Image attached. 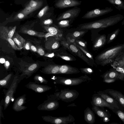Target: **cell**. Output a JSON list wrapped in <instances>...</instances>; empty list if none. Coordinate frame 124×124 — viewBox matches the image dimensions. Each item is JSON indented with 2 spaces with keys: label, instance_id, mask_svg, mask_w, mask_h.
<instances>
[{
  "label": "cell",
  "instance_id": "9",
  "mask_svg": "<svg viewBox=\"0 0 124 124\" xmlns=\"http://www.w3.org/2000/svg\"><path fill=\"white\" fill-rule=\"evenodd\" d=\"M97 93L115 108L122 110H124L123 107L118 102L104 91H99L97 92Z\"/></svg>",
  "mask_w": 124,
  "mask_h": 124
},
{
  "label": "cell",
  "instance_id": "33",
  "mask_svg": "<svg viewBox=\"0 0 124 124\" xmlns=\"http://www.w3.org/2000/svg\"><path fill=\"white\" fill-rule=\"evenodd\" d=\"M8 28L5 26H0V38L6 40L8 38Z\"/></svg>",
  "mask_w": 124,
  "mask_h": 124
},
{
  "label": "cell",
  "instance_id": "41",
  "mask_svg": "<svg viewBox=\"0 0 124 124\" xmlns=\"http://www.w3.org/2000/svg\"><path fill=\"white\" fill-rule=\"evenodd\" d=\"M79 70L82 73L85 74V75H91L94 72V71L92 69L89 67L81 68Z\"/></svg>",
  "mask_w": 124,
  "mask_h": 124
},
{
  "label": "cell",
  "instance_id": "18",
  "mask_svg": "<svg viewBox=\"0 0 124 124\" xmlns=\"http://www.w3.org/2000/svg\"><path fill=\"white\" fill-rule=\"evenodd\" d=\"M43 28L47 32H49L55 35L60 41L64 39L62 31L57 26L47 25L44 26Z\"/></svg>",
  "mask_w": 124,
  "mask_h": 124
},
{
  "label": "cell",
  "instance_id": "34",
  "mask_svg": "<svg viewBox=\"0 0 124 124\" xmlns=\"http://www.w3.org/2000/svg\"><path fill=\"white\" fill-rule=\"evenodd\" d=\"M119 73L118 79L124 80V65L117 67H113Z\"/></svg>",
  "mask_w": 124,
  "mask_h": 124
},
{
  "label": "cell",
  "instance_id": "26",
  "mask_svg": "<svg viewBox=\"0 0 124 124\" xmlns=\"http://www.w3.org/2000/svg\"><path fill=\"white\" fill-rule=\"evenodd\" d=\"M17 46L20 48H23L25 40L18 34L15 32L11 38Z\"/></svg>",
  "mask_w": 124,
  "mask_h": 124
},
{
  "label": "cell",
  "instance_id": "32",
  "mask_svg": "<svg viewBox=\"0 0 124 124\" xmlns=\"http://www.w3.org/2000/svg\"><path fill=\"white\" fill-rule=\"evenodd\" d=\"M76 45L89 59L93 65H95V64L94 62V60L93 59V56L92 54L89 52L87 49L76 44Z\"/></svg>",
  "mask_w": 124,
  "mask_h": 124
},
{
  "label": "cell",
  "instance_id": "29",
  "mask_svg": "<svg viewBox=\"0 0 124 124\" xmlns=\"http://www.w3.org/2000/svg\"><path fill=\"white\" fill-rule=\"evenodd\" d=\"M112 67L120 66L124 65V52L118 56L114 62L110 64Z\"/></svg>",
  "mask_w": 124,
  "mask_h": 124
},
{
  "label": "cell",
  "instance_id": "11",
  "mask_svg": "<svg viewBox=\"0 0 124 124\" xmlns=\"http://www.w3.org/2000/svg\"><path fill=\"white\" fill-rule=\"evenodd\" d=\"M43 4V2L41 1L31 0L20 12L26 16L40 8Z\"/></svg>",
  "mask_w": 124,
  "mask_h": 124
},
{
  "label": "cell",
  "instance_id": "47",
  "mask_svg": "<svg viewBox=\"0 0 124 124\" xmlns=\"http://www.w3.org/2000/svg\"><path fill=\"white\" fill-rule=\"evenodd\" d=\"M76 40V39L73 38L70 36V37H67L66 40L70 44L75 43Z\"/></svg>",
  "mask_w": 124,
  "mask_h": 124
},
{
  "label": "cell",
  "instance_id": "25",
  "mask_svg": "<svg viewBox=\"0 0 124 124\" xmlns=\"http://www.w3.org/2000/svg\"><path fill=\"white\" fill-rule=\"evenodd\" d=\"M38 64L37 63H33L30 65L23 72L21 76L25 75L27 77H29L38 68Z\"/></svg>",
  "mask_w": 124,
  "mask_h": 124
},
{
  "label": "cell",
  "instance_id": "16",
  "mask_svg": "<svg viewBox=\"0 0 124 124\" xmlns=\"http://www.w3.org/2000/svg\"><path fill=\"white\" fill-rule=\"evenodd\" d=\"M27 88L37 93H43L49 90L52 88L46 85H39L36 83L30 82L26 85Z\"/></svg>",
  "mask_w": 124,
  "mask_h": 124
},
{
  "label": "cell",
  "instance_id": "46",
  "mask_svg": "<svg viewBox=\"0 0 124 124\" xmlns=\"http://www.w3.org/2000/svg\"><path fill=\"white\" fill-rule=\"evenodd\" d=\"M117 79H117L110 78H103V82L107 83H110L115 82Z\"/></svg>",
  "mask_w": 124,
  "mask_h": 124
},
{
  "label": "cell",
  "instance_id": "39",
  "mask_svg": "<svg viewBox=\"0 0 124 124\" xmlns=\"http://www.w3.org/2000/svg\"><path fill=\"white\" fill-rule=\"evenodd\" d=\"M113 111L115 113L124 123V111L115 108Z\"/></svg>",
  "mask_w": 124,
  "mask_h": 124
},
{
  "label": "cell",
  "instance_id": "22",
  "mask_svg": "<svg viewBox=\"0 0 124 124\" xmlns=\"http://www.w3.org/2000/svg\"><path fill=\"white\" fill-rule=\"evenodd\" d=\"M56 57H59L66 61L70 62L76 60L74 57L67 52L59 50L56 51Z\"/></svg>",
  "mask_w": 124,
  "mask_h": 124
},
{
  "label": "cell",
  "instance_id": "56",
  "mask_svg": "<svg viewBox=\"0 0 124 124\" xmlns=\"http://www.w3.org/2000/svg\"><path fill=\"white\" fill-rule=\"evenodd\" d=\"M109 118L105 117L102 119L103 121L105 122H107L110 120Z\"/></svg>",
  "mask_w": 124,
  "mask_h": 124
},
{
  "label": "cell",
  "instance_id": "40",
  "mask_svg": "<svg viewBox=\"0 0 124 124\" xmlns=\"http://www.w3.org/2000/svg\"><path fill=\"white\" fill-rule=\"evenodd\" d=\"M70 20H62L60 21L58 23L59 27L63 28L67 27L70 25Z\"/></svg>",
  "mask_w": 124,
  "mask_h": 124
},
{
  "label": "cell",
  "instance_id": "59",
  "mask_svg": "<svg viewBox=\"0 0 124 124\" xmlns=\"http://www.w3.org/2000/svg\"><path fill=\"white\" fill-rule=\"evenodd\" d=\"M122 25L124 27V19L123 20L121 23Z\"/></svg>",
  "mask_w": 124,
  "mask_h": 124
},
{
  "label": "cell",
  "instance_id": "49",
  "mask_svg": "<svg viewBox=\"0 0 124 124\" xmlns=\"http://www.w3.org/2000/svg\"><path fill=\"white\" fill-rule=\"evenodd\" d=\"M23 47L27 50H30V43L28 42H26L24 44Z\"/></svg>",
  "mask_w": 124,
  "mask_h": 124
},
{
  "label": "cell",
  "instance_id": "7",
  "mask_svg": "<svg viewBox=\"0 0 124 124\" xmlns=\"http://www.w3.org/2000/svg\"><path fill=\"white\" fill-rule=\"evenodd\" d=\"M91 103L93 106L99 107H107L112 111L115 108L112 105L108 103L97 93L93 94L92 97Z\"/></svg>",
  "mask_w": 124,
  "mask_h": 124
},
{
  "label": "cell",
  "instance_id": "10",
  "mask_svg": "<svg viewBox=\"0 0 124 124\" xmlns=\"http://www.w3.org/2000/svg\"><path fill=\"white\" fill-rule=\"evenodd\" d=\"M81 2L78 0H58L55 6L57 8L63 9L79 5Z\"/></svg>",
  "mask_w": 124,
  "mask_h": 124
},
{
  "label": "cell",
  "instance_id": "13",
  "mask_svg": "<svg viewBox=\"0 0 124 124\" xmlns=\"http://www.w3.org/2000/svg\"><path fill=\"white\" fill-rule=\"evenodd\" d=\"M69 47L75 55L79 57L89 65L93 67V64L84 54L76 46L75 43L73 44H70Z\"/></svg>",
  "mask_w": 124,
  "mask_h": 124
},
{
  "label": "cell",
  "instance_id": "14",
  "mask_svg": "<svg viewBox=\"0 0 124 124\" xmlns=\"http://www.w3.org/2000/svg\"><path fill=\"white\" fill-rule=\"evenodd\" d=\"M118 102L124 108V95L121 92L111 89L103 91Z\"/></svg>",
  "mask_w": 124,
  "mask_h": 124
},
{
  "label": "cell",
  "instance_id": "35",
  "mask_svg": "<svg viewBox=\"0 0 124 124\" xmlns=\"http://www.w3.org/2000/svg\"><path fill=\"white\" fill-rule=\"evenodd\" d=\"M36 83H38L47 84L48 81L44 78L39 75H35L33 78Z\"/></svg>",
  "mask_w": 124,
  "mask_h": 124
},
{
  "label": "cell",
  "instance_id": "31",
  "mask_svg": "<svg viewBox=\"0 0 124 124\" xmlns=\"http://www.w3.org/2000/svg\"><path fill=\"white\" fill-rule=\"evenodd\" d=\"M120 31L119 29L118 28L108 34L107 37L106 44H109L112 42L116 38Z\"/></svg>",
  "mask_w": 124,
  "mask_h": 124
},
{
  "label": "cell",
  "instance_id": "58",
  "mask_svg": "<svg viewBox=\"0 0 124 124\" xmlns=\"http://www.w3.org/2000/svg\"><path fill=\"white\" fill-rule=\"evenodd\" d=\"M77 106L75 104V103H73L67 106V107H77Z\"/></svg>",
  "mask_w": 124,
  "mask_h": 124
},
{
  "label": "cell",
  "instance_id": "44",
  "mask_svg": "<svg viewBox=\"0 0 124 124\" xmlns=\"http://www.w3.org/2000/svg\"><path fill=\"white\" fill-rule=\"evenodd\" d=\"M49 8L48 6H46L42 8L39 13L38 16L39 18L42 17L45 14Z\"/></svg>",
  "mask_w": 124,
  "mask_h": 124
},
{
  "label": "cell",
  "instance_id": "24",
  "mask_svg": "<svg viewBox=\"0 0 124 124\" xmlns=\"http://www.w3.org/2000/svg\"><path fill=\"white\" fill-rule=\"evenodd\" d=\"M119 73L113 68L109 70L106 71L101 76L102 78H110L117 79H118V77Z\"/></svg>",
  "mask_w": 124,
  "mask_h": 124
},
{
  "label": "cell",
  "instance_id": "12",
  "mask_svg": "<svg viewBox=\"0 0 124 124\" xmlns=\"http://www.w3.org/2000/svg\"><path fill=\"white\" fill-rule=\"evenodd\" d=\"M59 105V103L58 101L50 100L39 105L37 108L41 110L52 111L58 108Z\"/></svg>",
  "mask_w": 124,
  "mask_h": 124
},
{
  "label": "cell",
  "instance_id": "45",
  "mask_svg": "<svg viewBox=\"0 0 124 124\" xmlns=\"http://www.w3.org/2000/svg\"><path fill=\"white\" fill-rule=\"evenodd\" d=\"M75 43L77 45H79L83 48L87 49V43L85 42H84L81 40L77 39L75 41Z\"/></svg>",
  "mask_w": 124,
  "mask_h": 124
},
{
  "label": "cell",
  "instance_id": "5",
  "mask_svg": "<svg viewBox=\"0 0 124 124\" xmlns=\"http://www.w3.org/2000/svg\"><path fill=\"white\" fill-rule=\"evenodd\" d=\"M113 9L111 7H106L105 8H96L87 11L82 17L84 19H91L109 13Z\"/></svg>",
  "mask_w": 124,
  "mask_h": 124
},
{
  "label": "cell",
  "instance_id": "19",
  "mask_svg": "<svg viewBox=\"0 0 124 124\" xmlns=\"http://www.w3.org/2000/svg\"><path fill=\"white\" fill-rule=\"evenodd\" d=\"M26 95H23L18 97L15 102L13 106V109L15 111L19 112L27 108L23 106L25 103Z\"/></svg>",
  "mask_w": 124,
  "mask_h": 124
},
{
  "label": "cell",
  "instance_id": "37",
  "mask_svg": "<svg viewBox=\"0 0 124 124\" xmlns=\"http://www.w3.org/2000/svg\"><path fill=\"white\" fill-rule=\"evenodd\" d=\"M86 32V30L76 31L72 33L71 34V36L77 39L84 34Z\"/></svg>",
  "mask_w": 124,
  "mask_h": 124
},
{
  "label": "cell",
  "instance_id": "15",
  "mask_svg": "<svg viewBox=\"0 0 124 124\" xmlns=\"http://www.w3.org/2000/svg\"><path fill=\"white\" fill-rule=\"evenodd\" d=\"M60 41L53 37H49L45 42V47L49 51H56L60 46Z\"/></svg>",
  "mask_w": 124,
  "mask_h": 124
},
{
  "label": "cell",
  "instance_id": "3",
  "mask_svg": "<svg viewBox=\"0 0 124 124\" xmlns=\"http://www.w3.org/2000/svg\"><path fill=\"white\" fill-rule=\"evenodd\" d=\"M92 79L86 75L76 78H66L57 76L54 80L55 83L63 85L73 86L78 85Z\"/></svg>",
  "mask_w": 124,
  "mask_h": 124
},
{
  "label": "cell",
  "instance_id": "53",
  "mask_svg": "<svg viewBox=\"0 0 124 124\" xmlns=\"http://www.w3.org/2000/svg\"><path fill=\"white\" fill-rule=\"evenodd\" d=\"M25 15L23 13H20L16 15L14 19H22L24 17Z\"/></svg>",
  "mask_w": 124,
  "mask_h": 124
},
{
  "label": "cell",
  "instance_id": "28",
  "mask_svg": "<svg viewBox=\"0 0 124 124\" xmlns=\"http://www.w3.org/2000/svg\"><path fill=\"white\" fill-rule=\"evenodd\" d=\"M22 32L30 35L36 36L39 37H44L45 33L39 32L33 30L25 28L22 30Z\"/></svg>",
  "mask_w": 124,
  "mask_h": 124
},
{
  "label": "cell",
  "instance_id": "30",
  "mask_svg": "<svg viewBox=\"0 0 124 124\" xmlns=\"http://www.w3.org/2000/svg\"><path fill=\"white\" fill-rule=\"evenodd\" d=\"M107 0L119 11H120L121 9L124 10V1L122 0Z\"/></svg>",
  "mask_w": 124,
  "mask_h": 124
},
{
  "label": "cell",
  "instance_id": "36",
  "mask_svg": "<svg viewBox=\"0 0 124 124\" xmlns=\"http://www.w3.org/2000/svg\"><path fill=\"white\" fill-rule=\"evenodd\" d=\"M12 76V74L8 75L3 79L0 80V85L1 86L3 87L7 85Z\"/></svg>",
  "mask_w": 124,
  "mask_h": 124
},
{
  "label": "cell",
  "instance_id": "27",
  "mask_svg": "<svg viewBox=\"0 0 124 124\" xmlns=\"http://www.w3.org/2000/svg\"><path fill=\"white\" fill-rule=\"evenodd\" d=\"M92 109L95 113L102 119L106 117L109 118L110 116L107 112L102 110L99 107L93 106L92 108Z\"/></svg>",
  "mask_w": 124,
  "mask_h": 124
},
{
  "label": "cell",
  "instance_id": "2",
  "mask_svg": "<svg viewBox=\"0 0 124 124\" xmlns=\"http://www.w3.org/2000/svg\"><path fill=\"white\" fill-rule=\"evenodd\" d=\"M79 95V93L75 90L64 89L54 93L51 96L50 99L57 101L61 100L66 102H69L73 101Z\"/></svg>",
  "mask_w": 124,
  "mask_h": 124
},
{
  "label": "cell",
  "instance_id": "6",
  "mask_svg": "<svg viewBox=\"0 0 124 124\" xmlns=\"http://www.w3.org/2000/svg\"><path fill=\"white\" fill-rule=\"evenodd\" d=\"M18 80L17 76L14 77L9 89L6 93L4 105V109L7 108L12 100L14 94L17 87Z\"/></svg>",
  "mask_w": 124,
  "mask_h": 124
},
{
  "label": "cell",
  "instance_id": "42",
  "mask_svg": "<svg viewBox=\"0 0 124 124\" xmlns=\"http://www.w3.org/2000/svg\"><path fill=\"white\" fill-rule=\"evenodd\" d=\"M6 41L9 43L12 48L14 50H20L23 48H20L17 46L16 44V43L11 38H8L7 39Z\"/></svg>",
  "mask_w": 124,
  "mask_h": 124
},
{
  "label": "cell",
  "instance_id": "50",
  "mask_svg": "<svg viewBox=\"0 0 124 124\" xmlns=\"http://www.w3.org/2000/svg\"><path fill=\"white\" fill-rule=\"evenodd\" d=\"M49 37H53L55 38L56 39L58 40L57 38L55 35L49 32H48L47 33H45L44 38L46 39V40Z\"/></svg>",
  "mask_w": 124,
  "mask_h": 124
},
{
  "label": "cell",
  "instance_id": "57",
  "mask_svg": "<svg viewBox=\"0 0 124 124\" xmlns=\"http://www.w3.org/2000/svg\"><path fill=\"white\" fill-rule=\"evenodd\" d=\"M6 61L5 59L3 58H1L0 59V62L1 63H4Z\"/></svg>",
  "mask_w": 124,
  "mask_h": 124
},
{
  "label": "cell",
  "instance_id": "1",
  "mask_svg": "<svg viewBox=\"0 0 124 124\" xmlns=\"http://www.w3.org/2000/svg\"><path fill=\"white\" fill-rule=\"evenodd\" d=\"M124 52V43L118 44L104 50L95 57V61L102 66L110 64Z\"/></svg>",
  "mask_w": 124,
  "mask_h": 124
},
{
  "label": "cell",
  "instance_id": "20",
  "mask_svg": "<svg viewBox=\"0 0 124 124\" xmlns=\"http://www.w3.org/2000/svg\"><path fill=\"white\" fill-rule=\"evenodd\" d=\"M84 119L89 124H93L95 121V113L89 107L86 108L84 111Z\"/></svg>",
  "mask_w": 124,
  "mask_h": 124
},
{
  "label": "cell",
  "instance_id": "38",
  "mask_svg": "<svg viewBox=\"0 0 124 124\" xmlns=\"http://www.w3.org/2000/svg\"><path fill=\"white\" fill-rule=\"evenodd\" d=\"M60 41L61 44L65 49L69 51L74 56H76L70 48L69 47L70 44L64 38Z\"/></svg>",
  "mask_w": 124,
  "mask_h": 124
},
{
  "label": "cell",
  "instance_id": "55",
  "mask_svg": "<svg viewBox=\"0 0 124 124\" xmlns=\"http://www.w3.org/2000/svg\"><path fill=\"white\" fill-rule=\"evenodd\" d=\"M10 63L9 61H7L4 63V66L6 70H8L9 67Z\"/></svg>",
  "mask_w": 124,
  "mask_h": 124
},
{
  "label": "cell",
  "instance_id": "8",
  "mask_svg": "<svg viewBox=\"0 0 124 124\" xmlns=\"http://www.w3.org/2000/svg\"><path fill=\"white\" fill-rule=\"evenodd\" d=\"M80 11V9L75 7L69 9L61 14L57 19V21L68 18L72 19L77 17Z\"/></svg>",
  "mask_w": 124,
  "mask_h": 124
},
{
  "label": "cell",
  "instance_id": "17",
  "mask_svg": "<svg viewBox=\"0 0 124 124\" xmlns=\"http://www.w3.org/2000/svg\"><path fill=\"white\" fill-rule=\"evenodd\" d=\"M80 71L75 67L68 65H61L57 74H77Z\"/></svg>",
  "mask_w": 124,
  "mask_h": 124
},
{
  "label": "cell",
  "instance_id": "51",
  "mask_svg": "<svg viewBox=\"0 0 124 124\" xmlns=\"http://www.w3.org/2000/svg\"><path fill=\"white\" fill-rule=\"evenodd\" d=\"M53 23V21L51 19H46L43 22V23L45 25H48L52 24Z\"/></svg>",
  "mask_w": 124,
  "mask_h": 124
},
{
  "label": "cell",
  "instance_id": "21",
  "mask_svg": "<svg viewBox=\"0 0 124 124\" xmlns=\"http://www.w3.org/2000/svg\"><path fill=\"white\" fill-rule=\"evenodd\" d=\"M107 36L106 34L100 35L96 37L93 45L94 50L100 49L107 43Z\"/></svg>",
  "mask_w": 124,
  "mask_h": 124
},
{
  "label": "cell",
  "instance_id": "23",
  "mask_svg": "<svg viewBox=\"0 0 124 124\" xmlns=\"http://www.w3.org/2000/svg\"><path fill=\"white\" fill-rule=\"evenodd\" d=\"M61 65L49 64L44 68L43 72L47 74H57Z\"/></svg>",
  "mask_w": 124,
  "mask_h": 124
},
{
  "label": "cell",
  "instance_id": "43",
  "mask_svg": "<svg viewBox=\"0 0 124 124\" xmlns=\"http://www.w3.org/2000/svg\"><path fill=\"white\" fill-rule=\"evenodd\" d=\"M16 28V26L13 27H9L8 28V38H12L14 35Z\"/></svg>",
  "mask_w": 124,
  "mask_h": 124
},
{
  "label": "cell",
  "instance_id": "4",
  "mask_svg": "<svg viewBox=\"0 0 124 124\" xmlns=\"http://www.w3.org/2000/svg\"><path fill=\"white\" fill-rule=\"evenodd\" d=\"M42 117L46 122L55 124H67L75 120V118L70 114L66 116L56 117L47 116H42Z\"/></svg>",
  "mask_w": 124,
  "mask_h": 124
},
{
  "label": "cell",
  "instance_id": "54",
  "mask_svg": "<svg viewBox=\"0 0 124 124\" xmlns=\"http://www.w3.org/2000/svg\"><path fill=\"white\" fill-rule=\"evenodd\" d=\"M31 49L33 51L35 52H37V49L33 45L30 43Z\"/></svg>",
  "mask_w": 124,
  "mask_h": 124
},
{
  "label": "cell",
  "instance_id": "48",
  "mask_svg": "<svg viewBox=\"0 0 124 124\" xmlns=\"http://www.w3.org/2000/svg\"><path fill=\"white\" fill-rule=\"evenodd\" d=\"M37 52L41 56H43L45 54V53L44 50L41 47H39L37 48Z\"/></svg>",
  "mask_w": 124,
  "mask_h": 124
},
{
  "label": "cell",
  "instance_id": "52",
  "mask_svg": "<svg viewBox=\"0 0 124 124\" xmlns=\"http://www.w3.org/2000/svg\"><path fill=\"white\" fill-rule=\"evenodd\" d=\"M44 56L47 57L49 58H53L55 56L56 57V53H48L45 54Z\"/></svg>",
  "mask_w": 124,
  "mask_h": 124
}]
</instances>
